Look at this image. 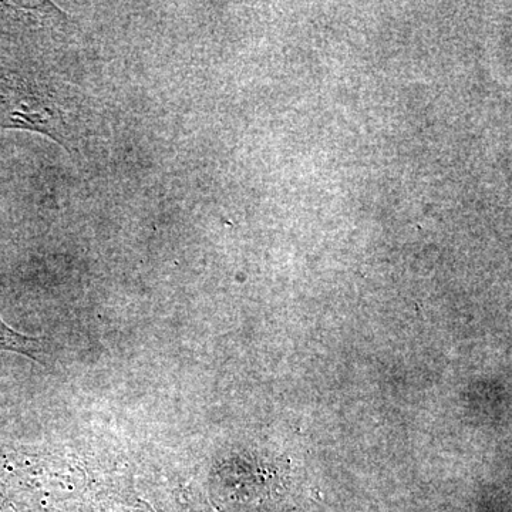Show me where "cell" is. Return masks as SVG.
<instances>
[{"label": "cell", "instance_id": "cell-1", "mask_svg": "<svg viewBox=\"0 0 512 512\" xmlns=\"http://www.w3.org/2000/svg\"><path fill=\"white\" fill-rule=\"evenodd\" d=\"M70 92L49 80L0 67V127L36 131L72 150L77 140Z\"/></svg>", "mask_w": 512, "mask_h": 512}, {"label": "cell", "instance_id": "cell-2", "mask_svg": "<svg viewBox=\"0 0 512 512\" xmlns=\"http://www.w3.org/2000/svg\"><path fill=\"white\" fill-rule=\"evenodd\" d=\"M0 350H9V352L29 356L36 362H43L42 357L45 355V348L39 339L16 332L9 328L2 318H0Z\"/></svg>", "mask_w": 512, "mask_h": 512}]
</instances>
